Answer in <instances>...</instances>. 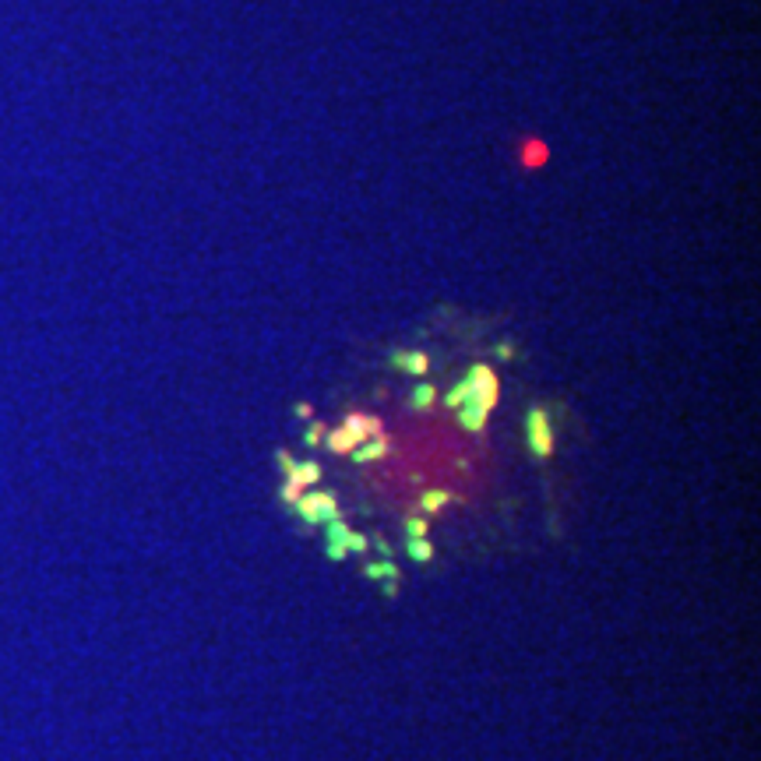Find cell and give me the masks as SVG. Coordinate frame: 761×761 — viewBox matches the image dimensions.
Returning <instances> with one entry per match:
<instances>
[{"label": "cell", "instance_id": "3", "mask_svg": "<svg viewBox=\"0 0 761 761\" xmlns=\"http://www.w3.org/2000/svg\"><path fill=\"white\" fill-rule=\"evenodd\" d=\"M342 430L352 437V445H364V440L381 437V420H374V416H349L342 423Z\"/></svg>", "mask_w": 761, "mask_h": 761}, {"label": "cell", "instance_id": "16", "mask_svg": "<svg viewBox=\"0 0 761 761\" xmlns=\"http://www.w3.org/2000/svg\"><path fill=\"white\" fill-rule=\"evenodd\" d=\"M325 532H328V543H339V546H342V543H346V536H349V529L339 522V518L325 526Z\"/></svg>", "mask_w": 761, "mask_h": 761}, {"label": "cell", "instance_id": "6", "mask_svg": "<svg viewBox=\"0 0 761 761\" xmlns=\"http://www.w3.org/2000/svg\"><path fill=\"white\" fill-rule=\"evenodd\" d=\"M395 367L398 370H409V374H427V356L423 352H395Z\"/></svg>", "mask_w": 761, "mask_h": 761}, {"label": "cell", "instance_id": "11", "mask_svg": "<svg viewBox=\"0 0 761 761\" xmlns=\"http://www.w3.org/2000/svg\"><path fill=\"white\" fill-rule=\"evenodd\" d=\"M546 159V148L539 145V141H526V148H522V166H539Z\"/></svg>", "mask_w": 761, "mask_h": 761}, {"label": "cell", "instance_id": "8", "mask_svg": "<svg viewBox=\"0 0 761 761\" xmlns=\"http://www.w3.org/2000/svg\"><path fill=\"white\" fill-rule=\"evenodd\" d=\"M406 553H409L413 560H420V564H427V560L433 557V546H430V539H427V536H416V539H409V536H406Z\"/></svg>", "mask_w": 761, "mask_h": 761}, {"label": "cell", "instance_id": "17", "mask_svg": "<svg viewBox=\"0 0 761 761\" xmlns=\"http://www.w3.org/2000/svg\"><path fill=\"white\" fill-rule=\"evenodd\" d=\"M406 536H409V539L427 536V522H423V518H406Z\"/></svg>", "mask_w": 761, "mask_h": 761}, {"label": "cell", "instance_id": "19", "mask_svg": "<svg viewBox=\"0 0 761 761\" xmlns=\"http://www.w3.org/2000/svg\"><path fill=\"white\" fill-rule=\"evenodd\" d=\"M278 465L286 469V476H289V472L296 469V462H293V455H289V451H278Z\"/></svg>", "mask_w": 761, "mask_h": 761}, {"label": "cell", "instance_id": "12", "mask_svg": "<svg viewBox=\"0 0 761 761\" xmlns=\"http://www.w3.org/2000/svg\"><path fill=\"white\" fill-rule=\"evenodd\" d=\"M469 398H472V384H469V377H465V381H458V384L451 388V395H448V406H455V409H458V406H465V402H469Z\"/></svg>", "mask_w": 761, "mask_h": 761}, {"label": "cell", "instance_id": "4", "mask_svg": "<svg viewBox=\"0 0 761 761\" xmlns=\"http://www.w3.org/2000/svg\"><path fill=\"white\" fill-rule=\"evenodd\" d=\"M487 413H490V409H483L479 402H465V406H458V420H462L465 430H483Z\"/></svg>", "mask_w": 761, "mask_h": 761}, {"label": "cell", "instance_id": "14", "mask_svg": "<svg viewBox=\"0 0 761 761\" xmlns=\"http://www.w3.org/2000/svg\"><path fill=\"white\" fill-rule=\"evenodd\" d=\"M328 445H332V451H339V455H349L356 445H352V437L346 433V430H335L332 437H328Z\"/></svg>", "mask_w": 761, "mask_h": 761}, {"label": "cell", "instance_id": "15", "mask_svg": "<svg viewBox=\"0 0 761 761\" xmlns=\"http://www.w3.org/2000/svg\"><path fill=\"white\" fill-rule=\"evenodd\" d=\"M342 546H346V553H364V550L370 546V539H367V536H359V532H352V529H349V536H346V543H342Z\"/></svg>", "mask_w": 761, "mask_h": 761}, {"label": "cell", "instance_id": "18", "mask_svg": "<svg viewBox=\"0 0 761 761\" xmlns=\"http://www.w3.org/2000/svg\"><path fill=\"white\" fill-rule=\"evenodd\" d=\"M321 437H328V433H325V423H314V427L307 430V445L317 448V445H321Z\"/></svg>", "mask_w": 761, "mask_h": 761}, {"label": "cell", "instance_id": "1", "mask_svg": "<svg viewBox=\"0 0 761 761\" xmlns=\"http://www.w3.org/2000/svg\"><path fill=\"white\" fill-rule=\"evenodd\" d=\"M289 511H296L307 526H328V522H335V518H339V504H335L332 494H307V497H300Z\"/></svg>", "mask_w": 761, "mask_h": 761}, {"label": "cell", "instance_id": "2", "mask_svg": "<svg viewBox=\"0 0 761 761\" xmlns=\"http://www.w3.org/2000/svg\"><path fill=\"white\" fill-rule=\"evenodd\" d=\"M529 445L539 458H546L553 451V430H550V420L543 409H532L529 413Z\"/></svg>", "mask_w": 761, "mask_h": 761}, {"label": "cell", "instance_id": "7", "mask_svg": "<svg viewBox=\"0 0 761 761\" xmlns=\"http://www.w3.org/2000/svg\"><path fill=\"white\" fill-rule=\"evenodd\" d=\"M286 479H296V483L310 487V483H317V479H321V465H317V462H296V469H293Z\"/></svg>", "mask_w": 761, "mask_h": 761}, {"label": "cell", "instance_id": "9", "mask_svg": "<svg viewBox=\"0 0 761 761\" xmlns=\"http://www.w3.org/2000/svg\"><path fill=\"white\" fill-rule=\"evenodd\" d=\"M433 402H437V391H433L430 384H420V388L413 391V398H409V406H413V409H430Z\"/></svg>", "mask_w": 761, "mask_h": 761}, {"label": "cell", "instance_id": "5", "mask_svg": "<svg viewBox=\"0 0 761 761\" xmlns=\"http://www.w3.org/2000/svg\"><path fill=\"white\" fill-rule=\"evenodd\" d=\"M352 462H374L384 455V437H374V440H364V445H356L352 451Z\"/></svg>", "mask_w": 761, "mask_h": 761}, {"label": "cell", "instance_id": "21", "mask_svg": "<svg viewBox=\"0 0 761 761\" xmlns=\"http://www.w3.org/2000/svg\"><path fill=\"white\" fill-rule=\"evenodd\" d=\"M381 592H384V596H395V592H398V585H395V578H388V582H384V589H381Z\"/></svg>", "mask_w": 761, "mask_h": 761}, {"label": "cell", "instance_id": "13", "mask_svg": "<svg viewBox=\"0 0 761 761\" xmlns=\"http://www.w3.org/2000/svg\"><path fill=\"white\" fill-rule=\"evenodd\" d=\"M448 501H451V494H445V490H430V494L423 497V511H427V514H437Z\"/></svg>", "mask_w": 761, "mask_h": 761}, {"label": "cell", "instance_id": "20", "mask_svg": "<svg viewBox=\"0 0 761 761\" xmlns=\"http://www.w3.org/2000/svg\"><path fill=\"white\" fill-rule=\"evenodd\" d=\"M328 557H332V560H342V557H346V546H339V543H328Z\"/></svg>", "mask_w": 761, "mask_h": 761}, {"label": "cell", "instance_id": "10", "mask_svg": "<svg viewBox=\"0 0 761 761\" xmlns=\"http://www.w3.org/2000/svg\"><path fill=\"white\" fill-rule=\"evenodd\" d=\"M367 578H395L398 582V568L391 564V560H374V564H367Z\"/></svg>", "mask_w": 761, "mask_h": 761}]
</instances>
